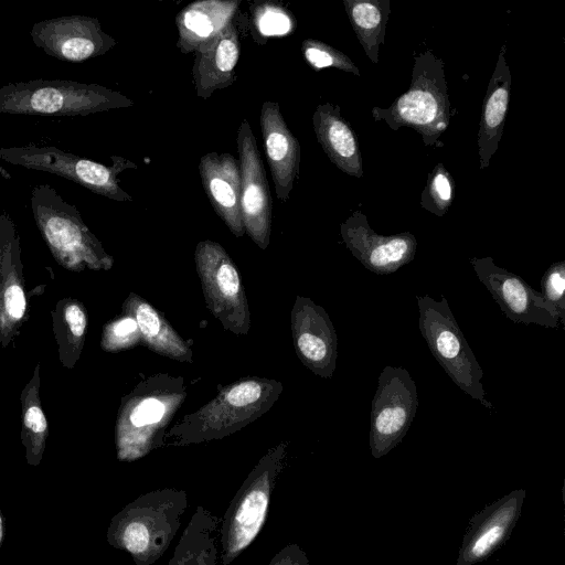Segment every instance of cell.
I'll return each instance as SVG.
<instances>
[{"label": "cell", "instance_id": "6da1fadb", "mask_svg": "<svg viewBox=\"0 0 565 565\" xmlns=\"http://www.w3.org/2000/svg\"><path fill=\"white\" fill-rule=\"evenodd\" d=\"M188 504L184 490L166 488L143 493L113 516L106 540L130 554L136 565H151L169 548Z\"/></svg>", "mask_w": 565, "mask_h": 565}, {"label": "cell", "instance_id": "7a4b0ae2", "mask_svg": "<svg viewBox=\"0 0 565 565\" xmlns=\"http://www.w3.org/2000/svg\"><path fill=\"white\" fill-rule=\"evenodd\" d=\"M450 109L444 61L428 50L414 54L409 88L387 108L375 106L371 114L393 130L415 129L427 147H440L439 137L450 124Z\"/></svg>", "mask_w": 565, "mask_h": 565}, {"label": "cell", "instance_id": "3957f363", "mask_svg": "<svg viewBox=\"0 0 565 565\" xmlns=\"http://www.w3.org/2000/svg\"><path fill=\"white\" fill-rule=\"evenodd\" d=\"M35 224L56 263L70 271L107 270L114 259L84 223L79 211L50 184L31 192Z\"/></svg>", "mask_w": 565, "mask_h": 565}, {"label": "cell", "instance_id": "277c9868", "mask_svg": "<svg viewBox=\"0 0 565 565\" xmlns=\"http://www.w3.org/2000/svg\"><path fill=\"white\" fill-rule=\"evenodd\" d=\"M132 105L117 90L68 79L40 78L0 86V114L87 116Z\"/></svg>", "mask_w": 565, "mask_h": 565}, {"label": "cell", "instance_id": "5b68a950", "mask_svg": "<svg viewBox=\"0 0 565 565\" xmlns=\"http://www.w3.org/2000/svg\"><path fill=\"white\" fill-rule=\"evenodd\" d=\"M282 446L270 450L247 476L230 502L221 525V561L230 565L258 536L284 466Z\"/></svg>", "mask_w": 565, "mask_h": 565}, {"label": "cell", "instance_id": "8992f818", "mask_svg": "<svg viewBox=\"0 0 565 565\" xmlns=\"http://www.w3.org/2000/svg\"><path fill=\"white\" fill-rule=\"evenodd\" d=\"M420 333L439 365L467 395L492 409L486 398L483 371L456 321L446 297L416 296Z\"/></svg>", "mask_w": 565, "mask_h": 565}, {"label": "cell", "instance_id": "52a82bcc", "mask_svg": "<svg viewBox=\"0 0 565 565\" xmlns=\"http://www.w3.org/2000/svg\"><path fill=\"white\" fill-rule=\"evenodd\" d=\"M0 159L14 166L63 177L110 200H134L120 186L118 175L126 169H137V166L122 157L111 156V166H106L54 146L30 143L21 147H0Z\"/></svg>", "mask_w": 565, "mask_h": 565}, {"label": "cell", "instance_id": "ba28073f", "mask_svg": "<svg viewBox=\"0 0 565 565\" xmlns=\"http://www.w3.org/2000/svg\"><path fill=\"white\" fill-rule=\"evenodd\" d=\"M417 407L416 383L409 372L401 366H384L371 405L370 450L373 458H382L402 441Z\"/></svg>", "mask_w": 565, "mask_h": 565}, {"label": "cell", "instance_id": "9c48e42d", "mask_svg": "<svg viewBox=\"0 0 565 565\" xmlns=\"http://www.w3.org/2000/svg\"><path fill=\"white\" fill-rule=\"evenodd\" d=\"M479 280L513 322L558 328L559 315L522 277L498 266L491 257L469 259Z\"/></svg>", "mask_w": 565, "mask_h": 565}, {"label": "cell", "instance_id": "30bf717a", "mask_svg": "<svg viewBox=\"0 0 565 565\" xmlns=\"http://www.w3.org/2000/svg\"><path fill=\"white\" fill-rule=\"evenodd\" d=\"M31 39L47 55L72 63L104 55L117 44L96 18L79 14L36 22Z\"/></svg>", "mask_w": 565, "mask_h": 565}, {"label": "cell", "instance_id": "8fae6325", "mask_svg": "<svg viewBox=\"0 0 565 565\" xmlns=\"http://www.w3.org/2000/svg\"><path fill=\"white\" fill-rule=\"evenodd\" d=\"M241 170V209L245 232L260 247L269 243L273 201L256 138L246 119L237 130Z\"/></svg>", "mask_w": 565, "mask_h": 565}, {"label": "cell", "instance_id": "7c38bea8", "mask_svg": "<svg viewBox=\"0 0 565 565\" xmlns=\"http://www.w3.org/2000/svg\"><path fill=\"white\" fill-rule=\"evenodd\" d=\"M198 271L202 277L206 301L224 324L233 330H246L248 315L239 275L221 245L202 241L195 250Z\"/></svg>", "mask_w": 565, "mask_h": 565}, {"label": "cell", "instance_id": "4fadbf2b", "mask_svg": "<svg viewBox=\"0 0 565 565\" xmlns=\"http://www.w3.org/2000/svg\"><path fill=\"white\" fill-rule=\"evenodd\" d=\"M29 318L20 236L11 216L0 214V345L6 349Z\"/></svg>", "mask_w": 565, "mask_h": 565}, {"label": "cell", "instance_id": "5bb4252c", "mask_svg": "<svg viewBox=\"0 0 565 565\" xmlns=\"http://www.w3.org/2000/svg\"><path fill=\"white\" fill-rule=\"evenodd\" d=\"M340 233L352 255L377 275L392 274L415 257L417 241L412 233L377 234L361 211L353 212L341 223Z\"/></svg>", "mask_w": 565, "mask_h": 565}, {"label": "cell", "instance_id": "9a60e30c", "mask_svg": "<svg viewBox=\"0 0 565 565\" xmlns=\"http://www.w3.org/2000/svg\"><path fill=\"white\" fill-rule=\"evenodd\" d=\"M524 499L525 490H513L476 513L463 535L456 564L481 563L501 547L516 525Z\"/></svg>", "mask_w": 565, "mask_h": 565}, {"label": "cell", "instance_id": "2e32d148", "mask_svg": "<svg viewBox=\"0 0 565 565\" xmlns=\"http://www.w3.org/2000/svg\"><path fill=\"white\" fill-rule=\"evenodd\" d=\"M259 121L275 192L278 200L286 203L299 177L300 145L288 128L278 103L264 102Z\"/></svg>", "mask_w": 565, "mask_h": 565}, {"label": "cell", "instance_id": "e0dca14e", "mask_svg": "<svg viewBox=\"0 0 565 565\" xmlns=\"http://www.w3.org/2000/svg\"><path fill=\"white\" fill-rule=\"evenodd\" d=\"M199 173L215 213L237 237L245 233L241 209L239 162L226 152H209L200 158Z\"/></svg>", "mask_w": 565, "mask_h": 565}, {"label": "cell", "instance_id": "ac0fdd59", "mask_svg": "<svg viewBox=\"0 0 565 565\" xmlns=\"http://www.w3.org/2000/svg\"><path fill=\"white\" fill-rule=\"evenodd\" d=\"M294 335L303 363L316 374L331 377L335 370L338 339L324 309L302 300L294 315Z\"/></svg>", "mask_w": 565, "mask_h": 565}, {"label": "cell", "instance_id": "d6986e66", "mask_svg": "<svg viewBox=\"0 0 565 565\" xmlns=\"http://www.w3.org/2000/svg\"><path fill=\"white\" fill-rule=\"evenodd\" d=\"M193 82L199 98L207 99L236 81L235 67L241 54L236 24L231 22L216 36L194 52Z\"/></svg>", "mask_w": 565, "mask_h": 565}, {"label": "cell", "instance_id": "ffe728a7", "mask_svg": "<svg viewBox=\"0 0 565 565\" xmlns=\"http://www.w3.org/2000/svg\"><path fill=\"white\" fill-rule=\"evenodd\" d=\"M505 51L507 45L502 44L483 98L477 135L480 169L489 166L503 134L512 85Z\"/></svg>", "mask_w": 565, "mask_h": 565}, {"label": "cell", "instance_id": "44dd1931", "mask_svg": "<svg viewBox=\"0 0 565 565\" xmlns=\"http://www.w3.org/2000/svg\"><path fill=\"white\" fill-rule=\"evenodd\" d=\"M318 142L330 161L342 172L362 178V157L355 131L342 117L340 107L330 103L317 106L312 115Z\"/></svg>", "mask_w": 565, "mask_h": 565}, {"label": "cell", "instance_id": "7402d4cb", "mask_svg": "<svg viewBox=\"0 0 565 565\" xmlns=\"http://www.w3.org/2000/svg\"><path fill=\"white\" fill-rule=\"evenodd\" d=\"M241 0H200L188 4L175 18L177 47L184 54L194 53L234 21Z\"/></svg>", "mask_w": 565, "mask_h": 565}, {"label": "cell", "instance_id": "603a6c76", "mask_svg": "<svg viewBox=\"0 0 565 565\" xmlns=\"http://www.w3.org/2000/svg\"><path fill=\"white\" fill-rule=\"evenodd\" d=\"M222 519L199 505L167 565H217Z\"/></svg>", "mask_w": 565, "mask_h": 565}, {"label": "cell", "instance_id": "cb8c5ba5", "mask_svg": "<svg viewBox=\"0 0 565 565\" xmlns=\"http://www.w3.org/2000/svg\"><path fill=\"white\" fill-rule=\"evenodd\" d=\"M52 324L58 359L64 367L71 370L82 354L87 334L88 317L85 306L71 297L60 299L52 311Z\"/></svg>", "mask_w": 565, "mask_h": 565}, {"label": "cell", "instance_id": "d4e9b609", "mask_svg": "<svg viewBox=\"0 0 565 565\" xmlns=\"http://www.w3.org/2000/svg\"><path fill=\"white\" fill-rule=\"evenodd\" d=\"M40 363L33 375L23 387L21 402V441L25 449L29 466L40 465L49 436V425L40 398Z\"/></svg>", "mask_w": 565, "mask_h": 565}, {"label": "cell", "instance_id": "484cf974", "mask_svg": "<svg viewBox=\"0 0 565 565\" xmlns=\"http://www.w3.org/2000/svg\"><path fill=\"white\" fill-rule=\"evenodd\" d=\"M343 4L365 54L374 64L379 63L391 13L390 0H343Z\"/></svg>", "mask_w": 565, "mask_h": 565}, {"label": "cell", "instance_id": "4316f807", "mask_svg": "<svg viewBox=\"0 0 565 565\" xmlns=\"http://www.w3.org/2000/svg\"><path fill=\"white\" fill-rule=\"evenodd\" d=\"M126 305L134 313L138 330L153 350L177 358L182 355L186 348L150 305L139 300Z\"/></svg>", "mask_w": 565, "mask_h": 565}, {"label": "cell", "instance_id": "83f0119b", "mask_svg": "<svg viewBox=\"0 0 565 565\" xmlns=\"http://www.w3.org/2000/svg\"><path fill=\"white\" fill-rule=\"evenodd\" d=\"M250 11L254 38H259V44L262 38L265 40L269 36H284L296 29L294 15L279 4L262 2L255 4Z\"/></svg>", "mask_w": 565, "mask_h": 565}, {"label": "cell", "instance_id": "f1b7e54d", "mask_svg": "<svg viewBox=\"0 0 565 565\" xmlns=\"http://www.w3.org/2000/svg\"><path fill=\"white\" fill-rule=\"evenodd\" d=\"M454 194V179L440 162L428 174L426 186L422 193L420 205L437 216H444L452 203Z\"/></svg>", "mask_w": 565, "mask_h": 565}, {"label": "cell", "instance_id": "f546056e", "mask_svg": "<svg viewBox=\"0 0 565 565\" xmlns=\"http://www.w3.org/2000/svg\"><path fill=\"white\" fill-rule=\"evenodd\" d=\"M301 52L306 62L315 70L334 67L360 76L361 73L352 60L341 51L318 40L302 41Z\"/></svg>", "mask_w": 565, "mask_h": 565}, {"label": "cell", "instance_id": "4dcf8cb0", "mask_svg": "<svg viewBox=\"0 0 565 565\" xmlns=\"http://www.w3.org/2000/svg\"><path fill=\"white\" fill-rule=\"evenodd\" d=\"M543 299L559 315L565 323V260L553 263L541 279Z\"/></svg>", "mask_w": 565, "mask_h": 565}, {"label": "cell", "instance_id": "1f68e13d", "mask_svg": "<svg viewBox=\"0 0 565 565\" xmlns=\"http://www.w3.org/2000/svg\"><path fill=\"white\" fill-rule=\"evenodd\" d=\"M138 327L134 318L124 317L108 322L103 328L100 345L103 350L115 352L130 347L138 338Z\"/></svg>", "mask_w": 565, "mask_h": 565}, {"label": "cell", "instance_id": "d6a6232c", "mask_svg": "<svg viewBox=\"0 0 565 565\" xmlns=\"http://www.w3.org/2000/svg\"><path fill=\"white\" fill-rule=\"evenodd\" d=\"M262 386L253 381L233 386L227 395V402L235 407H245L257 402L262 395Z\"/></svg>", "mask_w": 565, "mask_h": 565}, {"label": "cell", "instance_id": "836d02e7", "mask_svg": "<svg viewBox=\"0 0 565 565\" xmlns=\"http://www.w3.org/2000/svg\"><path fill=\"white\" fill-rule=\"evenodd\" d=\"M268 565H310L306 552L296 543L282 547Z\"/></svg>", "mask_w": 565, "mask_h": 565}, {"label": "cell", "instance_id": "e575fe53", "mask_svg": "<svg viewBox=\"0 0 565 565\" xmlns=\"http://www.w3.org/2000/svg\"><path fill=\"white\" fill-rule=\"evenodd\" d=\"M4 539V516L0 508V548L2 546Z\"/></svg>", "mask_w": 565, "mask_h": 565}]
</instances>
